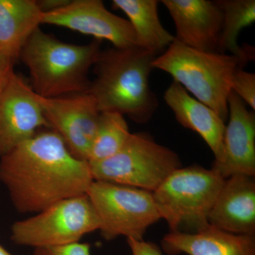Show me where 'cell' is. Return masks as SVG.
Here are the masks:
<instances>
[{
    "label": "cell",
    "instance_id": "3957f363",
    "mask_svg": "<svg viewBox=\"0 0 255 255\" xmlns=\"http://www.w3.org/2000/svg\"><path fill=\"white\" fill-rule=\"evenodd\" d=\"M102 41L75 45L57 39L38 28L26 42L18 58L31 75L35 93L45 98L87 92L88 73L102 50Z\"/></svg>",
    "mask_w": 255,
    "mask_h": 255
},
{
    "label": "cell",
    "instance_id": "52a82bcc",
    "mask_svg": "<svg viewBox=\"0 0 255 255\" xmlns=\"http://www.w3.org/2000/svg\"><path fill=\"white\" fill-rule=\"evenodd\" d=\"M100 229V221L87 194L68 198L13 223L11 240L18 246L53 248L79 243Z\"/></svg>",
    "mask_w": 255,
    "mask_h": 255
},
{
    "label": "cell",
    "instance_id": "5bb4252c",
    "mask_svg": "<svg viewBox=\"0 0 255 255\" xmlns=\"http://www.w3.org/2000/svg\"><path fill=\"white\" fill-rule=\"evenodd\" d=\"M209 223L225 232L255 236V177L236 174L226 179L210 213Z\"/></svg>",
    "mask_w": 255,
    "mask_h": 255
},
{
    "label": "cell",
    "instance_id": "8992f818",
    "mask_svg": "<svg viewBox=\"0 0 255 255\" xmlns=\"http://www.w3.org/2000/svg\"><path fill=\"white\" fill-rule=\"evenodd\" d=\"M92 177L102 181L153 192L177 169L179 156L157 143L150 134L130 133L118 152L103 160L89 162Z\"/></svg>",
    "mask_w": 255,
    "mask_h": 255
},
{
    "label": "cell",
    "instance_id": "e0dca14e",
    "mask_svg": "<svg viewBox=\"0 0 255 255\" xmlns=\"http://www.w3.org/2000/svg\"><path fill=\"white\" fill-rule=\"evenodd\" d=\"M43 16L36 0H0V51L18 59Z\"/></svg>",
    "mask_w": 255,
    "mask_h": 255
},
{
    "label": "cell",
    "instance_id": "9c48e42d",
    "mask_svg": "<svg viewBox=\"0 0 255 255\" xmlns=\"http://www.w3.org/2000/svg\"><path fill=\"white\" fill-rule=\"evenodd\" d=\"M36 95L48 129L75 157L87 162L101 114L94 97L87 92L53 98Z\"/></svg>",
    "mask_w": 255,
    "mask_h": 255
},
{
    "label": "cell",
    "instance_id": "277c9868",
    "mask_svg": "<svg viewBox=\"0 0 255 255\" xmlns=\"http://www.w3.org/2000/svg\"><path fill=\"white\" fill-rule=\"evenodd\" d=\"M245 65L236 55L201 51L176 40L152 62V68L170 75L225 123L228 119V100L233 75Z\"/></svg>",
    "mask_w": 255,
    "mask_h": 255
},
{
    "label": "cell",
    "instance_id": "ffe728a7",
    "mask_svg": "<svg viewBox=\"0 0 255 255\" xmlns=\"http://www.w3.org/2000/svg\"><path fill=\"white\" fill-rule=\"evenodd\" d=\"M130 133L123 115L117 112H102L87 162H98L115 155Z\"/></svg>",
    "mask_w": 255,
    "mask_h": 255
},
{
    "label": "cell",
    "instance_id": "7c38bea8",
    "mask_svg": "<svg viewBox=\"0 0 255 255\" xmlns=\"http://www.w3.org/2000/svg\"><path fill=\"white\" fill-rule=\"evenodd\" d=\"M228 120L223 137V157L212 168L226 179L236 174L255 175V114L231 91Z\"/></svg>",
    "mask_w": 255,
    "mask_h": 255
},
{
    "label": "cell",
    "instance_id": "9a60e30c",
    "mask_svg": "<svg viewBox=\"0 0 255 255\" xmlns=\"http://www.w3.org/2000/svg\"><path fill=\"white\" fill-rule=\"evenodd\" d=\"M164 100L178 123L197 132L214 153V162H221L226 124L221 117L174 81L164 92Z\"/></svg>",
    "mask_w": 255,
    "mask_h": 255
},
{
    "label": "cell",
    "instance_id": "ba28073f",
    "mask_svg": "<svg viewBox=\"0 0 255 255\" xmlns=\"http://www.w3.org/2000/svg\"><path fill=\"white\" fill-rule=\"evenodd\" d=\"M87 195L107 241L119 236L140 241L147 228L161 219L150 191L94 180Z\"/></svg>",
    "mask_w": 255,
    "mask_h": 255
},
{
    "label": "cell",
    "instance_id": "5b68a950",
    "mask_svg": "<svg viewBox=\"0 0 255 255\" xmlns=\"http://www.w3.org/2000/svg\"><path fill=\"white\" fill-rule=\"evenodd\" d=\"M225 180L214 169L199 165L172 172L152 192L170 232L194 233L209 227L210 213Z\"/></svg>",
    "mask_w": 255,
    "mask_h": 255
},
{
    "label": "cell",
    "instance_id": "603a6c76",
    "mask_svg": "<svg viewBox=\"0 0 255 255\" xmlns=\"http://www.w3.org/2000/svg\"><path fill=\"white\" fill-rule=\"evenodd\" d=\"M132 255H164L159 247L150 242L127 238Z\"/></svg>",
    "mask_w": 255,
    "mask_h": 255
},
{
    "label": "cell",
    "instance_id": "4fadbf2b",
    "mask_svg": "<svg viewBox=\"0 0 255 255\" xmlns=\"http://www.w3.org/2000/svg\"><path fill=\"white\" fill-rule=\"evenodd\" d=\"M176 28V41L209 53H219L223 15L215 1L163 0Z\"/></svg>",
    "mask_w": 255,
    "mask_h": 255
},
{
    "label": "cell",
    "instance_id": "ac0fdd59",
    "mask_svg": "<svg viewBox=\"0 0 255 255\" xmlns=\"http://www.w3.org/2000/svg\"><path fill=\"white\" fill-rule=\"evenodd\" d=\"M157 0H114L113 7L128 18L136 36L137 46L159 55L175 38L164 28L158 15Z\"/></svg>",
    "mask_w": 255,
    "mask_h": 255
},
{
    "label": "cell",
    "instance_id": "cb8c5ba5",
    "mask_svg": "<svg viewBox=\"0 0 255 255\" xmlns=\"http://www.w3.org/2000/svg\"><path fill=\"white\" fill-rule=\"evenodd\" d=\"M16 60L11 55L0 51V94L11 75L14 73V66Z\"/></svg>",
    "mask_w": 255,
    "mask_h": 255
},
{
    "label": "cell",
    "instance_id": "d4e9b609",
    "mask_svg": "<svg viewBox=\"0 0 255 255\" xmlns=\"http://www.w3.org/2000/svg\"><path fill=\"white\" fill-rule=\"evenodd\" d=\"M71 0H36L37 4L43 14L61 9Z\"/></svg>",
    "mask_w": 255,
    "mask_h": 255
},
{
    "label": "cell",
    "instance_id": "7a4b0ae2",
    "mask_svg": "<svg viewBox=\"0 0 255 255\" xmlns=\"http://www.w3.org/2000/svg\"><path fill=\"white\" fill-rule=\"evenodd\" d=\"M157 56L138 46L101 51L94 65L95 80L87 90L101 113L117 112L137 124L152 119L159 104L149 78Z\"/></svg>",
    "mask_w": 255,
    "mask_h": 255
},
{
    "label": "cell",
    "instance_id": "8fae6325",
    "mask_svg": "<svg viewBox=\"0 0 255 255\" xmlns=\"http://www.w3.org/2000/svg\"><path fill=\"white\" fill-rule=\"evenodd\" d=\"M43 23L90 35L95 39L107 40L114 48L137 46L130 22L109 11L101 0H71L61 9L43 14Z\"/></svg>",
    "mask_w": 255,
    "mask_h": 255
},
{
    "label": "cell",
    "instance_id": "d6986e66",
    "mask_svg": "<svg viewBox=\"0 0 255 255\" xmlns=\"http://www.w3.org/2000/svg\"><path fill=\"white\" fill-rule=\"evenodd\" d=\"M215 2L223 15L219 53L229 52L246 65L254 59L255 48L248 45L240 46L238 38L243 28L255 21V0H216Z\"/></svg>",
    "mask_w": 255,
    "mask_h": 255
},
{
    "label": "cell",
    "instance_id": "30bf717a",
    "mask_svg": "<svg viewBox=\"0 0 255 255\" xmlns=\"http://www.w3.org/2000/svg\"><path fill=\"white\" fill-rule=\"evenodd\" d=\"M48 128L33 88L13 73L0 94V157Z\"/></svg>",
    "mask_w": 255,
    "mask_h": 255
},
{
    "label": "cell",
    "instance_id": "7402d4cb",
    "mask_svg": "<svg viewBox=\"0 0 255 255\" xmlns=\"http://www.w3.org/2000/svg\"><path fill=\"white\" fill-rule=\"evenodd\" d=\"M33 255H91L90 246L79 243L53 248H36Z\"/></svg>",
    "mask_w": 255,
    "mask_h": 255
},
{
    "label": "cell",
    "instance_id": "484cf974",
    "mask_svg": "<svg viewBox=\"0 0 255 255\" xmlns=\"http://www.w3.org/2000/svg\"><path fill=\"white\" fill-rule=\"evenodd\" d=\"M0 255H12L9 252L6 251L2 246H0Z\"/></svg>",
    "mask_w": 255,
    "mask_h": 255
},
{
    "label": "cell",
    "instance_id": "2e32d148",
    "mask_svg": "<svg viewBox=\"0 0 255 255\" xmlns=\"http://www.w3.org/2000/svg\"><path fill=\"white\" fill-rule=\"evenodd\" d=\"M169 255H255V236L236 235L209 227L194 233L170 232L162 240Z\"/></svg>",
    "mask_w": 255,
    "mask_h": 255
},
{
    "label": "cell",
    "instance_id": "44dd1931",
    "mask_svg": "<svg viewBox=\"0 0 255 255\" xmlns=\"http://www.w3.org/2000/svg\"><path fill=\"white\" fill-rule=\"evenodd\" d=\"M231 91L241 99L252 110H255V75L238 68L231 81Z\"/></svg>",
    "mask_w": 255,
    "mask_h": 255
},
{
    "label": "cell",
    "instance_id": "6da1fadb",
    "mask_svg": "<svg viewBox=\"0 0 255 255\" xmlns=\"http://www.w3.org/2000/svg\"><path fill=\"white\" fill-rule=\"evenodd\" d=\"M93 181L89 162L75 157L50 129L0 157V182L20 214H37L63 199L85 195Z\"/></svg>",
    "mask_w": 255,
    "mask_h": 255
}]
</instances>
